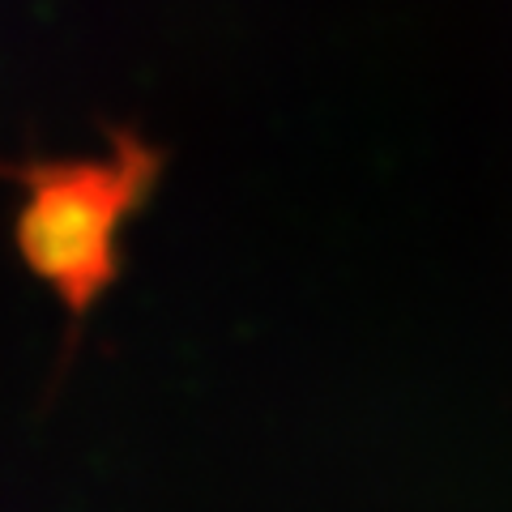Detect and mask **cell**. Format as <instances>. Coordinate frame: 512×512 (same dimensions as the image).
I'll use <instances>...</instances> for the list:
<instances>
[{"label": "cell", "mask_w": 512, "mask_h": 512, "mask_svg": "<svg viewBox=\"0 0 512 512\" xmlns=\"http://www.w3.org/2000/svg\"><path fill=\"white\" fill-rule=\"evenodd\" d=\"M150 180L141 150L111 163H73L30 171V201L18 244L30 269L52 282L73 312H86L116 269V231Z\"/></svg>", "instance_id": "obj_1"}]
</instances>
